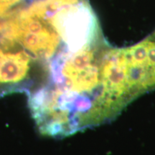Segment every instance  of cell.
I'll list each match as a JSON object with an SVG mask.
<instances>
[{
    "label": "cell",
    "instance_id": "6da1fadb",
    "mask_svg": "<svg viewBox=\"0 0 155 155\" xmlns=\"http://www.w3.org/2000/svg\"><path fill=\"white\" fill-rule=\"evenodd\" d=\"M17 42L39 59L50 61L61 49V37L47 19L17 10Z\"/></svg>",
    "mask_w": 155,
    "mask_h": 155
},
{
    "label": "cell",
    "instance_id": "277c9868",
    "mask_svg": "<svg viewBox=\"0 0 155 155\" xmlns=\"http://www.w3.org/2000/svg\"><path fill=\"white\" fill-rule=\"evenodd\" d=\"M19 0H0V12L7 11L11 6L16 4Z\"/></svg>",
    "mask_w": 155,
    "mask_h": 155
},
{
    "label": "cell",
    "instance_id": "3957f363",
    "mask_svg": "<svg viewBox=\"0 0 155 155\" xmlns=\"http://www.w3.org/2000/svg\"><path fill=\"white\" fill-rule=\"evenodd\" d=\"M0 49V86H12L28 75L31 59L25 50L17 52Z\"/></svg>",
    "mask_w": 155,
    "mask_h": 155
},
{
    "label": "cell",
    "instance_id": "7a4b0ae2",
    "mask_svg": "<svg viewBox=\"0 0 155 155\" xmlns=\"http://www.w3.org/2000/svg\"><path fill=\"white\" fill-rule=\"evenodd\" d=\"M122 53L136 96L155 90V31L138 43L122 48Z\"/></svg>",
    "mask_w": 155,
    "mask_h": 155
}]
</instances>
